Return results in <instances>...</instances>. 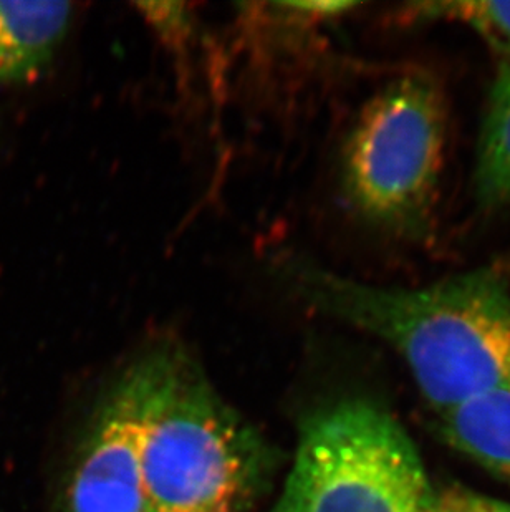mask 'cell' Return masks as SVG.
<instances>
[{"instance_id":"cell-1","label":"cell","mask_w":510,"mask_h":512,"mask_svg":"<svg viewBox=\"0 0 510 512\" xmlns=\"http://www.w3.org/2000/svg\"><path fill=\"white\" fill-rule=\"evenodd\" d=\"M274 276L305 304L395 348L438 415L486 393L510 392V285L496 269L406 289L282 256Z\"/></svg>"},{"instance_id":"cell-2","label":"cell","mask_w":510,"mask_h":512,"mask_svg":"<svg viewBox=\"0 0 510 512\" xmlns=\"http://www.w3.org/2000/svg\"><path fill=\"white\" fill-rule=\"evenodd\" d=\"M141 440L143 512H249L269 478L264 438L179 343H156Z\"/></svg>"},{"instance_id":"cell-3","label":"cell","mask_w":510,"mask_h":512,"mask_svg":"<svg viewBox=\"0 0 510 512\" xmlns=\"http://www.w3.org/2000/svg\"><path fill=\"white\" fill-rule=\"evenodd\" d=\"M438 499L405 426L376 401L345 398L300 426L274 512H436Z\"/></svg>"},{"instance_id":"cell-4","label":"cell","mask_w":510,"mask_h":512,"mask_svg":"<svg viewBox=\"0 0 510 512\" xmlns=\"http://www.w3.org/2000/svg\"><path fill=\"white\" fill-rule=\"evenodd\" d=\"M448 110L439 83L409 72L361 110L343 153L348 203L368 223L400 236L426 231L446 161Z\"/></svg>"},{"instance_id":"cell-5","label":"cell","mask_w":510,"mask_h":512,"mask_svg":"<svg viewBox=\"0 0 510 512\" xmlns=\"http://www.w3.org/2000/svg\"><path fill=\"white\" fill-rule=\"evenodd\" d=\"M153 378L151 345L106 390L55 512H143L141 440Z\"/></svg>"},{"instance_id":"cell-6","label":"cell","mask_w":510,"mask_h":512,"mask_svg":"<svg viewBox=\"0 0 510 512\" xmlns=\"http://www.w3.org/2000/svg\"><path fill=\"white\" fill-rule=\"evenodd\" d=\"M72 20L67 2L0 0V83L24 82L42 72Z\"/></svg>"},{"instance_id":"cell-7","label":"cell","mask_w":510,"mask_h":512,"mask_svg":"<svg viewBox=\"0 0 510 512\" xmlns=\"http://www.w3.org/2000/svg\"><path fill=\"white\" fill-rule=\"evenodd\" d=\"M439 430L462 455L510 479V392L486 393L439 413Z\"/></svg>"},{"instance_id":"cell-8","label":"cell","mask_w":510,"mask_h":512,"mask_svg":"<svg viewBox=\"0 0 510 512\" xmlns=\"http://www.w3.org/2000/svg\"><path fill=\"white\" fill-rule=\"evenodd\" d=\"M476 198L482 208L510 206V62L492 83L477 146Z\"/></svg>"},{"instance_id":"cell-9","label":"cell","mask_w":510,"mask_h":512,"mask_svg":"<svg viewBox=\"0 0 510 512\" xmlns=\"http://www.w3.org/2000/svg\"><path fill=\"white\" fill-rule=\"evenodd\" d=\"M406 17L421 22H451L472 30L499 54L510 55V2L439 0L409 5Z\"/></svg>"},{"instance_id":"cell-10","label":"cell","mask_w":510,"mask_h":512,"mask_svg":"<svg viewBox=\"0 0 510 512\" xmlns=\"http://www.w3.org/2000/svg\"><path fill=\"white\" fill-rule=\"evenodd\" d=\"M438 512H510V503L467 489H451L439 496Z\"/></svg>"},{"instance_id":"cell-11","label":"cell","mask_w":510,"mask_h":512,"mask_svg":"<svg viewBox=\"0 0 510 512\" xmlns=\"http://www.w3.org/2000/svg\"><path fill=\"white\" fill-rule=\"evenodd\" d=\"M436 512H438V509H436Z\"/></svg>"}]
</instances>
